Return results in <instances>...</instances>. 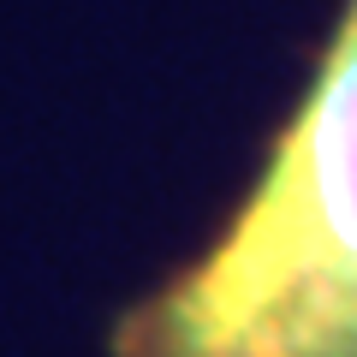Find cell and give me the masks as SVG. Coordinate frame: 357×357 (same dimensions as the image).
Wrapping results in <instances>:
<instances>
[{
  "mask_svg": "<svg viewBox=\"0 0 357 357\" xmlns=\"http://www.w3.org/2000/svg\"><path fill=\"white\" fill-rule=\"evenodd\" d=\"M114 357H357V0L215 238L119 316Z\"/></svg>",
  "mask_w": 357,
  "mask_h": 357,
  "instance_id": "6da1fadb",
  "label": "cell"
}]
</instances>
